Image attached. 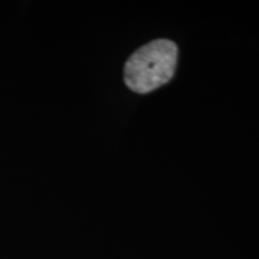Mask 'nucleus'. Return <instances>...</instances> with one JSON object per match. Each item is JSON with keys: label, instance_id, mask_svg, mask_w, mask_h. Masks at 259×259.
<instances>
[{"label": "nucleus", "instance_id": "obj_1", "mask_svg": "<svg viewBox=\"0 0 259 259\" xmlns=\"http://www.w3.org/2000/svg\"><path fill=\"white\" fill-rule=\"evenodd\" d=\"M177 61L178 47L173 41L166 38L150 41L126 61L125 84L137 94L154 92L173 78Z\"/></svg>", "mask_w": 259, "mask_h": 259}]
</instances>
